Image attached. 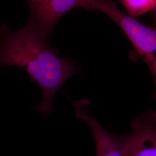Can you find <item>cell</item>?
Wrapping results in <instances>:
<instances>
[{
	"label": "cell",
	"mask_w": 156,
	"mask_h": 156,
	"mask_svg": "<svg viewBox=\"0 0 156 156\" xmlns=\"http://www.w3.org/2000/svg\"><path fill=\"white\" fill-rule=\"evenodd\" d=\"M21 67L31 82L38 84L42 93L41 104L33 110L46 116L55 110L52 100L67 80L80 73L78 64L68 58L58 56V50L50 45L31 19L19 30L11 31L5 24L0 29V68Z\"/></svg>",
	"instance_id": "obj_1"
},
{
	"label": "cell",
	"mask_w": 156,
	"mask_h": 156,
	"mask_svg": "<svg viewBox=\"0 0 156 156\" xmlns=\"http://www.w3.org/2000/svg\"><path fill=\"white\" fill-rule=\"evenodd\" d=\"M86 9L103 12L123 30L151 70L156 101V29L149 28L123 13L111 0H89Z\"/></svg>",
	"instance_id": "obj_2"
},
{
	"label": "cell",
	"mask_w": 156,
	"mask_h": 156,
	"mask_svg": "<svg viewBox=\"0 0 156 156\" xmlns=\"http://www.w3.org/2000/svg\"><path fill=\"white\" fill-rule=\"evenodd\" d=\"M125 156H156V110L144 112L131 122Z\"/></svg>",
	"instance_id": "obj_3"
},
{
	"label": "cell",
	"mask_w": 156,
	"mask_h": 156,
	"mask_svg": "<svg viewBox=\"0 0 156 156\" xmlns=\"http://www.w3.org/2000/svg\"><path fill=\"white\" fill-rule=\"evenodd\" d=\"M76 117L89 126L93 134L95 156H125L126 135L112 134L103 128L89 111L90 102L87 99L73 101Z\"/></svg>",
	"instance_id": "obj_4"
},
{
	"label": "cell",
	"mask_w": 156,
	"mask_h": 156,
	"mask_svg": "<svg viewBox=\"0 0 156 156\" xmlns=\"http://www.w3.org/2000/svg\"><path fill=\"white\" fill-rule=\"evenodd\" d=\"M89 0H27L30 16L36 28L44 38L49 39L57 22L75 8H86Z\"/></svg>",
	"instance_id": "obj_5"
},
{
	"label": "cell",
	"mask_w": 156,
	"mask_h": 156,
	"mask_svg": "<svg viewBox=\"0 0 156 156\" xmlns=\"http://www.w3.org/2000/svg\"><path fill=\"white\" fill-rule=\"evenodd\" d=\"M131 17L138 16L156 8V0H121Z\"/></svg>",
	"instance_id": "obj_6"
},
{
	"label": "cell",
	"mask_w": 156,
	"mask_h": 156,
	"mask_svg": "<svg viewBox=\"0 0 156 156\" xmlns=\"http://www.w3.org/2000/svg\"><path fill=\"white\" fill-rule=\"evenodd\" d=\"M155 15H156V12H155Z\"/></svg>",
	"instance_id": "obj_7"
},
{
	"label": "cell",
	"mask_w": 156,
	"mask_h": 156,
	"mask_svg": "<svg viewBox=\"0 0 156 156\" xmlns=\"http://www.w3.org/2000/svg\"></svg>",
	"instance_id": "obj_8"
}]
</instances>
